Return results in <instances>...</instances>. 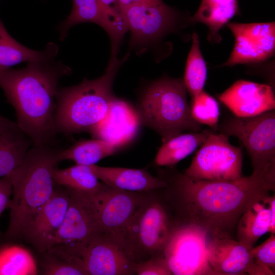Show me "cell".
Listing matches in <instances>:
<instances>
[{
    "label": "cell",
    "mask_w": 275,
    "mask_h": 275,
    "mask_svg": "<svg viewBox=\"0 0 275 275\" xmlns=\"http://www.w3.org/2000/svg\"><path fill=\"white\" fill-rule=\"evenodd\" d=\"M159 0H118L119 6L123 12L128 8L139 4L149 3Z\"/></svg>",
    "instance_id": "obj_37"
},
{
    "label": "cell",
    "mask_w": 275,
    "mask_h": 275,
    "mask_svg": "<svg viewBox=\"0 0 275 275\" xmlns=\"http://www.w3.org/2000/svg\"><path fill=\"white\" fill-rule=\"evenodd\" d=\"M89 166L99 180L116 188L133 192H149L167 186L161 178L153 176L145 169L106 167L96 164Z\"/></svg>",
    "instance_id": "obj_19"
},
{
    "label": "cell",
    "mask_w": 275,
    "mask_h": 275,
    "mask_svg": "<svg viewBox=\"0 0 275 275\" xmlns=\"http://www.w3.org/2000/svg\"><path fill=\"white\" fill-rule=\"evenodd\" d=\"M150 192L124 190L102 182L98 191L89 196L95 208L100 232L122 244L124 229Z\"/></svg>",
    "instance_id": "obj_10"
},
{
    "label": "cell",
    "mask_w": 275,
    "mask_h": 275,
    "mask_svg": "<svg viewBox=\"0 0 275 275\" xmlns=\"http://www.w3.org/2000/svg\"><path fill=\"white\" fill-rule=\"evenodd\" d=\"M221 133L236 136L245 147L253 172L275 163V112L250 117H229L218 126Z\"/></svg>",
    "instance_id": "obj_9"
},
{
    "label": "cell",
    "mask_w": 275,
    "mask_h": 275,
    "mask_svg": "<svg viewBox=\"0 0 275 275\" xmlns=\"http://www.w3.org/2000/svg\"><path fill=\"white\" fill-rule=\"evenodd\" d=\"M58 51L59 46L53 42L48 43L41 51L23 45L9 33L0 17V70L24 62L53 61Z\"/></svg>",
    "instance_id": "obj_21"
},
{
    "label": "cell",
    "mask_w": 275,
    "mask_h": 275,
    "mask_svg": "<svg viewBox=\"0 0 275 275\" xmlns=\"http://www.w3.org/2000/svg\"><path fill=\"white\" fill-rule=\"evenodd\" d=\"M250 250L230 237L209 236L207 251L209 262L219 275H258L259 267Z\"/></svg>",
    "instance_id": "obj_17"
},
{
    "label": "cell",
    "mask_w": 275,
    "mask_h": 275,
    "mask_svg": "<svg viewBox=\"0 0 275 275\" xmlns=\"http://www.w3.org/2000/svg\"><path fill=\"white\" fill-rule=\"evenodd\" d=\"M119 148L116 145L101 139H83L61 150L60 157L62 161L71 160L77 164L91 166L113 155Z\"/></svg>",
    "instance_id": "obj_26"
},
{
    "label": "cell",
    "mask_w": 275,
    "mask_h": 275,
    "mask_svg": "<svg viewBox=\"0 0 275 275\" xmlns=\"http://www.w3.org/2000/svg\"><path fill=\"white\" fill-rule=\"evenodd\" d=\"M200 146L185 175L209 181H231L243 177L242 148L232 145L228 135L212 130Z\"/></svg>",
    "instance_id": "obj_8"
},
{
    "label": "cell",
    "mask_w": 275,
    "mask_h": 275,
    "mask_svg": "<svg viewBox=\"0 0 275 275\" xmlns=\"http://www.w3.org/2000/svg\"><path fill=\"white\" fill-rule=\"evenodd\" d=\"M71 69L61 61L27 63L0 70V87L14 108L16 123L34 145L51 144L59 82Z\"/></svg>",
    "instance_id": "obj_2"
},
{
    "label": "cell",
    "mask_w": 275,
    "mask_h": 275,
    "mask_svg": "<svg viewBox=\"0 0 275 275\" xmlns=\"http://www.w3.org/2000/svg\"><path fill=\"white\" fill-rule=\"evenodd\" d=\"M228 27L235 38V44L228 60L221 66L264 61L275 49V23L231 22Z\"/></svg>",
    "instance_id": "obj_13"
},
{
    "label": "cell",
    "mask_w": 275,
    "mask_h": 275,
    "mask_svg": "<svg viewBox=\"0 0 275 275\" xmlns=\"http://www.w3.org/2000/svg\"><path fill=\"white\" fill-rule=\"evenodd\" d=\"M129 45L133 48L150 46L174 30L178 20L177 11L162 0L132 6L123 12Z\"/></svg>",
    "instance_id": "obj_11"
},
{
    "label": "cell",
    "mask_w": 275,
    "mask_h": 275,
    "mask_svg": "<svg viewBox=\"0 0 275 275\" xmlns=\"http://www.w3.org/2000/svg\"><path fill=\"white\" fill-rule=\"evenodd\" d=\"M88 275L135 274L134 263L116 239L99 232L80 252Z\"/></svg>",
    "instance_id": "obj_14"
},
{
    "label": "cell",
    "mask_w": 275,
    "mask_h": 275,
    "mask_svg": "<svg viewBox=\"0 0 275 275\" xmlns=\"http://www.w3.org/2000/svg\"><path fill=\"white\" fill-rule=\"evenodd\" d=\"M158 176L167 184L160 194L174 220L201 227L213 237L234 239L242 213L275 191V163L231 181L194 178L171 167L159 170Z\"/></svg>",
    "instance_id": "obj_1"
},
{
    "label": "cell",
    "mask_w": 275,
    "mask_h": 275,
    "mask_svg": "<svg viewBox=\"0 0 275 275\" xmlns=\"http://www.w3.org/2000/svg\"><path fill=\"white\" fill-rule=\"evenodd\" d=\"M128 56L110 59L105 72L95 79L84 78L77 85L60 88L54 116L57 134L89 133L105 118L117 98L112 89L115 78Z\"/></svg>",
    "instance_id": "obj_4"
},
{
    "label": "cell",
    "mask_w": 275,
    "mask_h": 275,
    "mask_svg": "<svg viewBox=\"0 0 275 275\" xmlns=\"http://www.w3.org/2000/svg\"><path fill=\"white\" fill-rule=\"evenodd\" d=\"M194 119L209 126L213 131L218 129L220 110L216 100L203 90L192 98L189 105Z\"/></svg>",
    "instance_id": "obj_32"
},
{
    "label": "cell",
    "mask_w": 275,
    "mask_h": 275,
    "mask_svg": "<svg viewBox=\"0 0 275 275\" xmlns=\"http://www.w3.org/2000/svg\"><path fill=\"white\" fill-rule=\"evenodd\" d=\"M255 263L275 273V235L270 237L259 245L250 250Z\"/></svg>",
    "instance_id": "obj_33"
},
{
    "label": "cell",
    "mask_w": 275,
    "mask_h": 275,
    "mask_svg": "<svg viewBox=\"0 0 275 275\" xmlns=\"http://www.w3.org/2000/svg\"><path fill=\"white\" fill-rule=\"evenodd\" d=\"M0 2H1V0H0Z\"/></svg>",
    "instance_id": "obj_38"
},
{
    "label": "cell",
    "mask_w": 275,
    "mask_h": 275,
    "mask_svg": "<svg viewBox=\"0 0 275 275\" xmlns=\"http://www.w3.org/2000/svg\"><path fill=\"white\" fill-rule=\"evenodd\" d=\"M50 198L38 210L25 227L21 237L40 253L51 247L60 229L69 203L67 189L56 184Z\"/></svg>",
    "instance_id": "obj_15"
},
{
    "label": "cell",
    "mask_w": 275,
    "mask_h": 275,
    "mask_svg": "<svg viewBox=\"0 0 275 275\" xmlns=\"http://www.w3.org/2000/svg\"><path fill=\"white\" fill-rule=\"evenodd\" d=\"M38 273L36 261L28 249L11 243L0 246V275H35Z\"/></svg>",
    "instance_id": "obj_28"
},
{
    "label": "cell",
    "mask_w": 275,
    "mask_h": 275,
    "mask_svg": "<svg viewBox=\"0 0 275 275\" xmlns=\"http://www.w3.org/2000/svg\"><path fill=\"white\" fill-rule=\"evenodd\" d=\"M33 145L16 122L0 115V178L11 174Z\"/></svg>",
    "instance_id": "obj_20"
},
{
    "label": "cell",
    "mask_w": 275,
    "mask_h": 275,
    "mask_svg": "<svg viewBox=\"0 0 275 275\" xmlns=\"http://www.w3.org/2000/svg\"><path fill=\"white\" fill-rule=\"evenodd\" d=\"M52 177L56 184L90 197L98 191L102 184L89 166L76 164L65 169L57 167Z\"/></svg>",
    "instance_id": "obj_27"
},
{
    "label": "cell",
    "mask_w": 275,
    "mask_h": 275,
    "mask_svg": "<svg viewBox=\"0 0 275 275\" xmlns=\"http://www.w3.org/2000/svg\"><path fill=\"white\" fill-rule=\"evenodd\" d=\"M186 93L183 79L163 77L151 83L139 98L136 111L140 122L158 133L162 143L184 131L201 130Z\"/></svg>",
    "instance_id": "obj_5"
},
{
    "label": "cell",
    "mask_w": 275,
    "mask_h": 275,
    "mask_svg": "<svg viewBox=\"0 0 275 275\" xmlns=\"http://www.w3.org/2000/svg\"><path fill=\"white\" fill-rule=\"evenodd\" d=\"M140 123L136 111L117 97L105 118L89 133L94 138L113 143L120 148L133 138Z\"/></svg>",
    "instance_id": "obj_18"
},
{
    "label": "cell",
    "mask_w": 275,
    "mask_h": 275,
    "mask_svg": "<svg viewBox=\"0 0 275 275\" xmlns=\"http://www.w3.org/2000/svg\"><path fill=\"white\" fill-rule=\"evenodd\" d=\"M269 196L253 203L238 221L237 240L249 249L254 246L260 237L268 232L271 216L268 200Z\"/></svg>",
    "instance_id": "obj_22"
},
{
    "label": "cell",
    "mask_w": 275,
    "mask_h": 275,
    "mask_svg": "<svg viewBox=\"0 0 275 275\" xmlns=\"http://www.w3.org/2000/svg\"><path fill=\"white\" fill-rule=\"evenodd\" d=\"M219 100L238 117H250L274 109L275 97L268 85L238 80L221 94Z\"/></svg>",
    "instance_id": "obj_16"
},
{
    "label": "cell",
    "mask_w": 275,
    "mask_h": 275,
    "mask_svg": "<svg viewBox=\"0 0 275 275\" xmlns=\"http://www.w3.org/2000/svg\"><path fill=\"white\" fill-rule=\"evenodd\" d=\"M268 203L269 204L271 216L270 225L268 232L270 234H275V196L273 194L272 196H269L268 198Z\"/></svg>",
    "instance_id": "obj_36"
},
{
    "label": "cell",
    "mask_w": 275,
    "mask_h": 275,
    "mask_svg": "<svg viewBox=\"0 0 275 275\" xmlns=\"http://www.w3.org/2000/svg\"><path fill=\"white\" fill-rule=\"evenodd\" d=\"M133 269L138 275H173L163 254L134 263Z\"/></svg>",
    "instance_id": "obj_34"
},
{
    "label": "cell",
    "mask_w": 275,
    "mask_h": 275,
    "mask_svg": "<svg viewBox=\"0 0 275 275\" xmlns=\"http://www.w3.org/2000/svg\"><path fill=\"white\" fill-rule=\"evenodd\" d=\"M111 29V58H117L121 43L128 29L118 0H96Z\"/></svg>",
    "instance_id": "obj_31"
},
{
    "label": "cell",
    "mask_w": 275,
    "mask_h": 275,
    "mask_svg": "<svg viewBox=\"0 0 275 275\" xmlns=\"http://www.w3.org/2000/svg\"><path fill=\"white\" fill-rule=\"evenodd\" d=\"M61 151L50 144L34 145L22 163L10 174L12 198L4 241L21 239L27 224L51 197L55 188L52 174L62 161Z\"/></svg>",
    "instance_id": "obj_3"
},
{
    "label": "cell",
    "mask_w": 275,
    "mask_h": 275,
    "mask_svg": "<svg viewBox=\"0 0 275 275\" xmlns=\"http://www.w3.org/2000/svg\"><path fill=\"white\" fill-rule=\"evenodd\" d=\"M150 191L124 229L121 242L134 263L163 254L174 218L160 193Z\"/></svg>",
    "instance_id": "obj_6"
},
{
    "label": "cell",
    "mask_w": 275,
    "mask_h": 275,
    "mask_svg": "<svg viewBox=\"0 0 275 275\" xmlns=\"http://www.w3.org/2000/svg\"><path fill=\"white\" fill-rule=\"evenodd\" d=\"M209 236L201 227L174 221L163 252L173 274L219 275L208 259Z\"/></svg>",
    "instance_id": "obj_7"
},
{
    "label": "cell",
    "mask_w": 275,
    "mask_h": 275,
    "mask_svg": "<svg viewBox=\"0 0 275 275\" xmlns=\"http://www.w3.org/2000/svg\"><path fill=\"white\" fill-rule=\"evenodd\" d=\"M40 254L43 274L88 275L82 259L64 244L54 245Z\"/></svg>",
    "instance_id": "obj_25"
},
{
    "label": "cell",
    "mask_w": 275,
    "mask_h": 275,
    "mask_svg": "<svg viewBox=\"0 0 275 275\" xmlns=\"http://www.w3.org/2000/svg\"><path fill=\"white\" fill-rule=\"evenodd\" d=\"M207 77V67L200 50L199 37L195 33L192 35V45L183 79L191 99L203 90Z\"/></svg>",
    "instance_id": "obj_30"
},
{
    "label": "cell",
    "mask_w": 275,
    "mask_h": 275,
    "mask_svg": "<svg viewBox=\"0 0 275 275\" xmlns=\"http://www.w3.org/2000/svg\"><path fill=\"white\" fill-rule=\"evenodd\" d=\"M208 129L181 133L162 143L154 159L158 166L172 167L191 154L204 142L210 132Z\"/></svg>",
    "instance_id": "obj_24"
},
{
    "label": "cell",
    "mask_w": 275,
    "mask_h": 275,
    "mask_svg": "<svg viewBox=\"0 0 275 275\" xmlns=\"http://www.w3.org/2000/svg\"><path fill=\"white\" fill-rule=\"evenodd\" d=\"M69 196V203L63 222L54 236L51 246L65 244L79 256L88 241L100 228L94 205L89 196L65 187Z\"/></svg>",
    "instance_id": "obj_12"
},
{
    "label": "cell",
    "mask_w": 275,
    "mask_h": 275,
    "mask_svg": "<svg viewBox=\"0 0 275 275\" xmlns=\"http://www.w3.org/2000/svg\"><path fill=\"white\" fill-rule=\"evenodd\" d=\"M12 184L10 175L0 178V217L4 210L9 208ZM1 233L0 232V237Z\"/></svg>",
    "instance_id": "obj_35"
},
{
    "label": "cell",
    "mask_w": 275,
    "mask_h": 275,
    "mask_svg": "<svg viewBox=\"0 0 275 275\" xmlns=\"http://www.w3.org/2000/svg\"><path fill=\"white\" fill-rule=\"evenodd\" d=\"M238 12L237 0H202L190 21L206 25L209 29L208 40L218 43L221 40L218 32Z\"/></svg>",
    "instance_id": "obj_23"
},
{
    "label": "cell",
    "mask_w": 275,
    "mask_h": 275,
    "mask_svg": "<svg viewBox=\"0 0 275 275\" xmlns=\"http://www.w3.org/2000/svg\"><path fill=\"white\" fill-rule=\"evenodd\" d=\"M72 4L69 15L58 26L61 41L64 40L72 26L86 22L99 25L111 36V28L96 0H72Z\"/></svg>",
    "instance_id": "obj_29"
}]
</instances>
